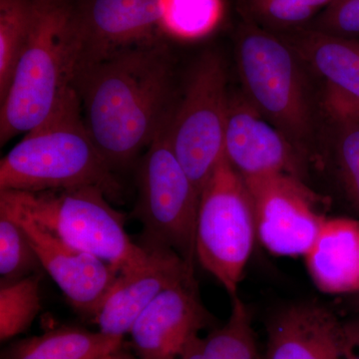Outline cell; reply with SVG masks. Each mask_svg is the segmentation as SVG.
Listing matches in <instances>:
<instances>
[{
    "label": "cell",
    "mask_w": 359,
    "mask_h": 359,
    "mask_svg": "<svg viewBox=\"0 0 359 359\" xmlns=\"http://www.w3.org/2000/svg\"><path fill=\"white\" fill-rule=\"evenodd\" d=\"M76 18L80 73L118 52L159 39L160 0H77Z\"/></svg>",
    "instance_id": "cell-13"
},
{
    "label": "cell",
    "mask_w": 359,
    "mask_h": 359,
    "mask_svg": "<svg viewBox=\"0 0 359 359\" xmlns=\"http://www.w3.org/2000/svg\"><path fill=\"white\" fill-rule=\"evenodd\" d=\"M283 37L325 82L330 117H359V39L311 28H299Z\"/></svg>",
    "instance_id": "cell-15"
},
{
    "label": "cell",
    "mask_w": 359,
    "mask_h": 359,
    "mask_svg": "<svg viewBox=\"0 0 359 359\" xmlns=\"http://www.w3.org/2000/svg\"><path fill=\"white\" fill-rule=\"evenodd\" d=\"M344 356L359 359V318L344 323Z\"/></svg>",
    "instance_id": "cell-27"
},
{
    "label": "cell",
    "mask_w": 359,
    "mask_h": 359,
    "mask_svg": "<svg viewBox=\"0 0 359 359\" xmlns=\"http://www.w3.org/2000/svg\"><path fill=\"white\" fill-rule=\"evenodd\" d=\"M105 359H140L137 358L136 355H131V354L124 353L122 348L120 351H116V353L111 354Z\"/></svg>",
    "instance_id": "cell-29"
},
{
    "label": "cell",
    "mask_w": 359,
    "mask_h": 359,
    "mask_svg": "<svg viewBox=\"0 0 359 359\" xmlns=\"http://www.w3.org/2000/svg\"><path fill=\"white\" fill-rule=\"evenodd\" d=\"M144 248L149 250L147 261L118 275L92 320L104 334L124 339L160 292L184 278L195 276V271L174 250Z\"/></svg>",
    "instance_id": "cell-14"
},
{
    "label": "cell",
    "mask_w": 359,
    "mask_h": 359,
    "mask_svg": "<svg viewBox=\"0 0 359 359\" xmlns=\"http://www.w3.org/2000/svg\"><path fill=\"white\" fill-rule=\"evenodd\" d=\"M245 182L254 205L257 241L275 256H306L327 219L318 195L292 175Z\"/></svg>",
    "instance_id": "cell-9"
},
{
    "label": "cell",
    "mask_w": 359,
    "mask_h": 359,
    "mask_svg": "<svg viewBox=\"0 0 359 359\" xmlns=\"http://www.w3.org/2000/svg\"><path fill=\"white\" fill-rule=\"evenodd\" d=\"M309 276L323 294L359 292V221L327 218L304 257Z\"/></svg>",
    "instance_id": "cell-17"
},
{
    "label": "cell",
    "mask_w": 359,
    "mask_h": 359,
    "mask_svg": "<svg viewBox=\"0 0 359 359\" xmlns=\"http://www.w3.org/2000/svg\"><path fill=\"white\" fill-rule=\"evenodd\" d=\"M6 191L47 231L73 247L102 259L119 273L147 261L149 250L134 242L125 217L95 187L40 192Z\"/></svg>",
    "instance_id": "cell-5"
},
{
    "label": "cell",
    "mask_w": 359,
    "mask_h": 359,
    "mask_svg": "<svg viewBox=\"0 0 359 359\" xmlns=\"http://www.w3.org/2000/svg\"><path fill=\"white\" fill-rule=\"evenodd\" d=\"M42 273L11 283H0V340L25 334L41 311Z\"/></svg>",
    "instance_id": "cell-22"
},
{
    "label": "cell",
    "mask_w": 359,
    "mask_h": 359,
    "mask_svg": "<svg viewBox=\"0 0 359 359\" xmlns=\"http://www.w3.org/2000/svg\"><path fill=\"white\" fill-rule=\"evenodd\" d=\"M257 238L254 205L244 178L224 154L201 192L197 226V262L230 297L238 295Z\"/></svg>",
    "instance_id": "cell-7"
},
{
    "label": "cell",
    "mask_w": 359,
    "mask_h": 359,
    "mask_svg": "<svg viewBox=\"0 0 359 359\" xmlns=\"http://www.w3.org/2000/svg\"><path fill=\"white\" fill-rule=\"evenodd\" d=\"M123 342L99 330L62 327L9 344L1 359H105L120 351Z\"/></svg>",
    "instance_id": "cell-18"
},
{
    "label": "cell",
    "mask_w": 359,
    "mask_h": 359,
    "mask_svg": "<svg viewBox=\"0 0 359 359\" xmlns=\"http://www.w3.org/2000/svg\"><path fill=\"white\" fill-rule=\"evenodd\" d=\"M311 29L335 36L359 39V0H334L318 14Z\"/></svg>",
    "instance_id": "cell-26"
},
{
    "label": "cell",
    "mask_w": 359,
    "mask_h": 359,
    "mask_svg": "<svg viewBox=\"0 0 359 359\" xmlns=\"http://www.w3.org/2000/svg\"><path fill=\"white\" fill-rule=\"evenodd\" d=\"M292 1L299 2V4L320 11V9H325V7L330 6L334 0H292Z\"/></svg>",
    "instance_id": "cell-28"
},
{
    "label": "cell",
    "mask_w": 359,
    "mask_h": 359,
    "mask_svg": "<svg viewBox=\"0 0 359 359\" xmlns=\"http://www.w3.org/2000/svg\"><path fill=\"white\" fill-rule=\"evenodd\" d=\"M33 16V0H0V100L29 40Z\"/></svg>",
    "instance_id": "cell-21"
},
{
    "label": "cell",
    "mask_w": 359,
    "mask_h": 359,
    "mask_svg": "<svg viewBox=\"0 0 359 359\" xmlns=\"http://www.w3.org/2000/svg\"><path fill=\"white\" fill-rule=\"evenodd\" d=\"M231 299L226 323L194 340L180 359H259L252 313L238 295Z\"/></svg>",
    "instance_id": "cell-19"
},
{
    "label": "cell",
    "mask_w": 359,
    "mask_h": 359,
    "mask_svg": "<svg viewBox=\"0 0 359 359\" xmlns=\"http://www.w3.org/2000/svg\"><path fill=\"white\" fill-rule=\"evenodd\" d=\"M0 211L18 222L50 276L75 311L93 320L119 271L102 259L76 249L40 226L11 197L0 191Z\"/></svg>",
    "instance_id": "cell-10"
},
{
    "label": "cell",
    "mask_w": 359,
    "mask_h": 359,
    "mask_svg": "<svg viewBox=\"0 0 359 359\" xmlns=\"http://www.w3.org/2000/svg\"><path fill=\"white\" fill-rule=\"evenodd\" d=\"M245 4L255 20L278 29H299L320 13L292 0H245Z\"/></svg>",
    "instance_id": "cell-25"
},
{
    "label": "cell",
    "mask_w": 359,
    "mask_h": 359,
    "mask_svg": "<svg viewBox=\"0 0 359 359\" xmlns=\"http://www.w3.org/2000/svg\"><path fill=\"white\" fill-rule=\"evenodd\" d=\"M169 123L138 162L135 217L143 226L139 244L174 250L195 271L201 194L175 155L168 135Z\"/></svg>",
    "instance_id": "cell-6"
},
{
    "label": "cell",
    "mask_w": 359,
    "mask_h": 359,
    "mask_svg": "<svg viewBox=\"0 0 359 359\" xmlns=\"http://www.w3.org/2000/svg\"><path fill=\"white\" fill-rule=\"evenodd\" d=\"M224 11V0H160V30L181 41L203 39L218 27Z\"/></svg>",
    "instance_id": "cell-20"
},
{
    "label": "cell",
    "mask_w": 359,
    "mask_h": 359,
    "mask_svg": "<svg viewBox=\"0 0 359 359\" xmlns=\"http://www.w3.org/2000/svg\"><path fill=\"white\" fill-rule=\"evenodd\" d=\"M29 40L0 100V144L39 126L76 91L77 0H33Z\"/></svg>",
    "instance_id": "cell-2"
},
{
    "label": "cell",
    "mask_w": 359,
    "mask_h": 359,
    "mask_svg": "<svg viewBox=\"0 0 359 359\" xmlns=\"http://www.w3.org/2000/svg\"><path fill=\"white\" fill-rule=\"evenodd\" d=\"M238 75L248 101L306 154L313 118L297 52L283 36L245 20L236 39Z\"/></svg>",
    "instance_id": "cell-4"
},
{
    "label": "cell",
    "mask_w": 359,
    "mask_h": 359,
    "mask_svg": "<svg viewBox=\"0 0 359 359\" xmlns=\"http://www.w3.org/2000/svg\"><path fill=\"white\" fill-rule=\"evenodd\" d=\"M230 97L221 56L205 52L168 126L175 155L200 194L224 157Z\"/></svg>",
    "instance_id": "cell-8"
},
{
    "label": "cell",
    "mask_w": 359,
    "mask_h": 359,
    "mask_svg": "<svg viewBox=\"0 0 359 359\" xmlns=\"http://www.w3.org/2000/svg\"><path fill=\"white\" fill-rule=\"evenodd\" d=\"M82 187L100 189L110 201L121 199V184L90 136L76 90L2 158L0 191Z\"/></svg>",
    "instance_id": "cell-3"
},
{
    "label": "cell",
    "mask_w": 359,
    "mask_h": 359,
    "mask_svg": "<svg viewBox=\"0 0 359 359\" xmlns=\"http://www.w3.org/2000/svg\"><path fill=\"white\" fill-rule=\"evenodd\" d=\"M354 304H355L356 309L359 311V292H358V297H356L355 302H354Z\"/></svg>",
    "instance_id": "cell-30"
},
{
    "label": "cell",
    "mask_w": 359,
    "mask_h": 359,
    "mask_svg": "<svg viewBox=\"0 0 359 359\" xmlns=\"http://www.w3.org/2000/svg\"><path fill=\"white\" fill-rule=\"evenodd\" d=\"M43 271L25 231L0 211V283H11Z\"/></svg>",
    "instance_id": "cell-23"
},
{
    "label": "cell",
    "mask_w": 359,
    "mask_h": 359,
    "mask_svg": "<svg viewBox=\"0 0 359 359\" xmlns=\"http://www.w3.org/2000/svg\"><path fill=\"white\" fill-rule=\"evenodd\" d=\"M259 359H346L344 323L320 304H294L269 320Z\"/></svg>",
    "instance_id": "cell-16"
},
{
    "label": "cell",
    "mask_w": 359,
    "mask_h": 359,
    "mask_svg": "<svg viewBox=\"0 0 359 359\" xmlns=\"http://www.w3.org/2000/svg\"><path fill=\"white\" fill-rule=\"evenodd\" d=\"M75 88L92 140L114 171L139 162L173 114V68L160 39L85 68Z\"/></svg>",
    "instance_id": "cell-1"
},
{
    "label": "cell",
    "mask_w": 359,
    "mask_h": 359,
    "mask_svg": "<svg viewBox=\"0 0 359 359\" xmlns=\"http://www.w3.org/2000/svg\"><path fill=\"white\" fill-rule=\"evenodd\" d=\"M214 325L203 304L195 276L170 285L144 309L130 330L135 354L140 359H180Z\"/></svg>",
    "instance_id": "cell-11"
},
{
    "label": "cell",
    "mask_w": 359,
    "mask_h": 359,
    "mask_svg": "<svg viewBox=\"0 0 359 359\" xmlns=\"http://www.w3.org/2000/svg\"><path fill=\"white\" fill-rule=\"evenodd\" d=\"M334 156L340 181L359 212V117L334 118Z\"/></svg>",
    "instance_id": "cell-24"
},
{
    "label": "cell",
    "mask_w": 359,
    "mask_h": 359,
    "mask_svg": "<svg viewBox=\"0 0 359 359\" xmlns=\"http://www.w3.org/2000/svg\"><path fill=\"white\" fill-rule=\"evenodd\" d=\"M224 152L245 180L276 174L304 179L306 154L268 121L244 94L230 97Z\"/></svg>",
    "instance_id": "cell-12"
}]
</instances>
